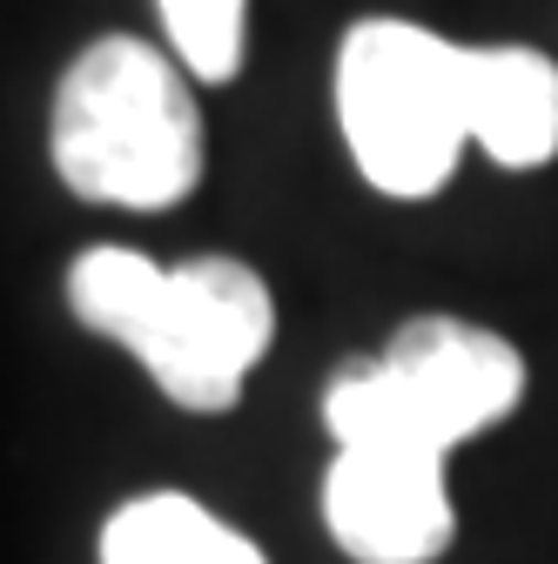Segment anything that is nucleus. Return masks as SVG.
<instances>
[{
  "mask_svg": "<svg viewBox=\"0 0 558 564\" xmlns=\"http://www.w3.org/2000/svg\"><path fill=\"white\" fill-rule=\"evenodd\" d=\"M67 310L82 329L121 343L149 383L195 416L243 403L249 370L276 343V296L236 256H195L162 269L142 249H88L67 269Z\"/></svg>",
  "mask_w": 558,
  "mask_h": 564,
  "instance_id": "1",
  "label": "nucleus"
},
{
  "mask_svg": "<svg viewBox=\"0 0 558 564\" xmlns=\"http://www.w3.org/2000/svg\"><path fill=\"white\" fill-rule=\"evenodd\" d=\"M47 155L82 202H189V188L202 182V115L189 95V67L135 34H101L54 88Z\"/></svg>",
  "mask_w": 558,
  "mask_h": 564,
  "instance_id": "2",
  "label": "nucleus"
},
{
  "mask_svg": "<svg viewBox=\"0 0 558 564\" xmlns=\"http://www.w3.org/2000/svg\"><path fill=\"white\" fill-rule=\"evenodd\" d=\"M525 397V357L484 323L417 316L377 357L336 370L323 390V431L336 451H425L451 457L458 444L498 431Z\"/></svg>",
  "mask_w": 558,
  "mask_h": 564,
  "instance_id": "3",
  "label": "nucleus"
},
{
  "mask_svg": "<svg viewBox=\"0 0 558 564\" xmlns=\"http://www.w3.org/2000/svg\"><path fill=\"white\" fill-rule=\"evenodd\" d=\"M336 121L377 195H438L471 149V47L390 14L357 21L336 54Z\"/></svg>",
  "mask_w": 558,
  "mask_h": 564,
  "instance_id": "4",
  "label": "nucleus"
},
{
  "mask_svg": "<svg viewBox=\"0 0 558 564\" xmlns=\"http://www.w3.org/2000/svg\"><path fill=\"white\" fill-rule=\"evenodd\" d=\"M323 524L351 564H431L451 551L458 511L444 457L336 451L323 470Z\"/></svg>",
  "mask_w": 558,
  "mask_h": 564,
  "instance_id": "5",
  "label": "nucleus"
},
{
  "mask_svg": "<svg viewBox=\"0 0 558 564\" xmlns=\"http://www.w3.org/2000/svg\"><path fill=\"white\" fill-rule=\"evenodd\" d=\"M471 149L498 169L558 155V67L538 47H471Z\"/></svg>",
  "mask_w": 558,
  "mask_h": 564,
  "instance_id": "6",
  "label": "nucleus"
},
{
  "mask_svg": "<svg viewBox=\"0 0 558 564\" xmlns=\"http://www.w3.org/2000/svg\"><path fill=\"white\" fill-rule=\"evenodd\" d=\"M101 564H269V557L208 505L182 498V490H149L101 524Z\"/></svg>",
  "mask_w": 558,
  "mask_h": 564,
  "instance_id": "7",
  "label": "nucleus"
},
{
  "mask_svg": "<svg viewBox=\"0 0 558 564\" xmlns=\"http://www.w3.org/2000/svg\"><path fill=\"white\" fill-rule=\"evenodd\" d=\"M155 14L169 28V54L189 67V82L223 88L243 75L249 0H155Z\"/></svg>",
  "mask_w": 558,
  "mask_h": 564,
  "instance_id": "8",
  "label": "nucleus"
}]
</instances>
